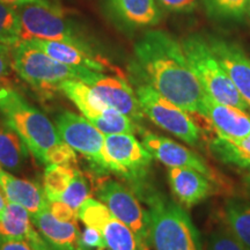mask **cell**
I'll return each instance as SVG.
<instances>
[{
    "instance_id": "obj_12",
    "label": "cell",
    "mask_w": 250,
    "mask_h": 250,
    "mask_svg": "<svg viewBox=\"0 0 250 250\" xmlns=\"http://www.w3.org/2000/svg\"><path fill=\"white\" fill-rule=\"evenodd\" d=\"M140 136H142V144L151 153L153 159H156L166 167L190 168L204 174L214 182L217 181V176L211 166L191 149L170 138L159 136L147 130H143Z\"/></svg>"
},
{
    "instance_id": "obj_33",
    "label": "cell",
    "mask_w": 250,
    "mask_h": 250,
    "mask_svg": "<svg viewBox=\"0 0 250 250\" xmlns=\"http://www.w3.org/2000/svg\"><path fill=\"white\" fill-rule=\"evenodd\" d=\"M107 243L100 230L93 227H85L80 233V250H105Z\"/></svg>"
},
{
    "instance_id": "obj_19",
    "label": "cell",
    "mask_w": 250,
    "mask_h": 250,
    "mask_svg": "<svg viewBox=\"0 0 250 250\" xmlns=\"http://www.w3.org/2000/svg\"><path fill=\"white\" fill-rule=\"evenodd\" d=\"M31 221L52 250H80L78 224L58 220L49 210L31 214Z\"/></svg>"
},
{
    "instance_id": "obj_4",
    "label": "cell",
    "mask_w": 250,
    "mask_h": 250,
    "mask_svg": "<svg viewBox=\"0 0 250 250\" xmlns=\"http://www.w3.org/2000/svg\"><path fill=\"white\" fill-rule=\"evenodd\" d=\"M12 62L18 76L44 98H51L58 93L59 87L66 80L85 83L92 72L88 68L62 64L29 41H21L12 48Z\"/></svg>"
},
{
    "instance_id": "obj_23",
    "label": "cell",
    "mask_w": 250,
    "mask_h": 250,
    "mask_svg": "<svg viewBox=\"0 0 250 250\" xmlns=\"http://www.w3.org/2000/svg\"><path fill=\"white\" fill-rule=\"evenodd\" d=\"M27 145L5 122L0 123V166L8 171L22 170L28 159Z\"/></svg>"
},
{
    "instance_id": "obj_34",
    "label": "cell",
    "mask_w": 250,
    "mask_h": 250,
    "mask_svg": "<svg viewBox=\"0 0 250 250\" xmlns=\"http://www.w3.org/2000/svg\"><path fill=\"white\" fill-rule=\"evenodd\" d=\"M49 201V199H48ZM48 210L56 219L65 223L78 224V212L62 201H49Z\"/></svg>"
},
{
    "instance_id": "obj_5",
    "label": "cell",
    "mask_w": 250,
    "mask_h": 250,
    "mask_svg": "<svg viewBox=\"0 0 250 250\" xmlns=\"http://www.w3.org/2000/svg\"><path fill=\"white\" fill-rule=\"evenodd\" d=\"M14 9L20 19L21 41H62L92 48L64 9L50 0H20Z\"/></svg>"
},
{
    "instance_id": "obj_29",
    "label": "cell",
    "mask_w": 250,
    "mask_h": 250,
    "mask_svg": "<svg viewBox=\"0 0 250 250\" xmlns=\"http://www.w3.org/2000/svg\"><path fill=\"white\" fill-rule=\"evenodd\" d=\"M206 12L217 20H242L248 0H203Z\"/></svg>"
},
{
    "instance_id": "obj_3",
    "label": "cell",
    "mask_w": 250,
    "mask_h": 250,
    "mask_svg": "<svg viewBox=\"0 0 250 250\" xmlns=\"http://www.w3.org/2000/svg\"><path fill=\"white\" fill-rule=\"evenodd\" d=\"M0 115L40 164L46 165L49 153L62 143L56 125L13 87L0 89Z\"/></svg>"
},
{
    "instance_id": "obj_22",
    "label": "cell",
    "mask_w": 250,
    "mask_h": 250,
    "mask_svg": "<svg viewBox=\"0 0 250 250\" xmlns=\"http://www.w3.org/2000/svg\"><path fill=\"white\" fill-rule=\"evenodd\" d=\"M59 92L64 94L79 109L83 116L88 121L99 117L108 107L96 95L92 87L81 80H66L59 87Z\"/></svg>"
},
{
    "instance_id": "obj_37",
    "label": "cell",
    "mask_w": 250,
    "mask_h": 250,
    "mask_svg": "<svg viewBox=\"0 0 250 250\" xmlns=\"http://www.w3.org/2000/svg\"><path fill=\"white\" fill-rule=\"evenodd\" d=\"M0 250H34L30 245L23 240L1 239L0 237Z\"/></svg>"
},
{
    "instance_id": "obj_20",
    "label": "cell",
    "mask_w": 250,
    "mask_h": 250,
    "mask_svg": "<svg viewBox=\"0 0 250 250\" xmlns=\"http://www.w3.org/2000/svg\"><path fill=\"white\" fill-rule=\"evenodd\" d=\"M107 2L114 18L131 29L153 27L161 20L156 0H107Z\"/></svg>"
},
{
    "instance_id": "obj_6",
    "label": "cell",
    "mask_w": 250,
    "mask_h": 250,
    "mask_svg": "<svg viewBox=\"0 0 250 250\" xmlns=\"http://www.w3.org/2000/svg\"><path fill=\"white\" fill-rule=\"evenodd\" d=\"M181 45L193 74L210 98L249 112L248 105L215 57L208 40L192 34L181 41Z\"/></svg>"
},
{
    "instance_id": "obj_13",
    "label": "cell",
    "mask_w": 250,
    "mask_h": 250,
    "mask_svg": "<svg viewBox=\"0 0 250 250\" xmlns=\"http://www.w3.org/2000/svg\"><path fill=\"white\" fill-rule=\"evenodd\" d=\"M206 40L237 92L245 100L250 112V58L236 43L217 36H210Z\"/></svg>"
},
{
    "instance_id": "obj_10",
    "label": "cell",
    "mask_w": 250,
    "mask_h": 250,
    "mask_svg": "<svg viewBox=\"0 0 250 250\" xmlns=\"http://www.w3.org/2000/svg\"><path fill=\"white\" fill-rule=\"evenodd\" d=\"M104 147L107 155L117 166L118 176L131 184V190L137 197L151 187L148 174L153 156L134 134H104Z\"/></svg>"
},
{
    "instance_id": "obj_15",
    "label": "cell",
    "mask_w": 250,
    "mask_h": 250,
    "mask_svg": "<svg viewBox=\"0 0 250 250\" xmlns=\"http://www.w3.org/2000/svg\"><path fill=\"white\" fill-rule=\"evenodd\" d=\"M168 182L181 205L191 208L215 192V182L190 168H169Z\"/></svg>"
},
{
    "instance_id": "obj_36",
    "label": "cell",
    "mask_w": 250,
    "mask_h": 250,
    "mask_svg": "<svg viewBox=\"0 0 250 250\" xmlns=\"http://www.w3.org/2000/svg\"><path fill=\"white\" fill-rule=\"evenodd\" d=\"M165 9L174 13H188L193 11L198 0H156Z\"/></svg>"
},
{
    "instance_id": "obj_38",
    "label": "cell",
    "mask_w": 250,
    "mask_h": 250,
    "mask_svg": "<svg viewBox=\"0 0 250 250\" xmlns=\"http://www.w3.org/2000/svg\"><path fill=\"white\" fill-rule=\"evenodd\" d=\"M6 205H7V203H6V198H5L4 193H2V191H0V214H1L2 211L5 210Z\"/></svg>"
},
{
    "instance_id": "obj_25",
    "label": "cell",
    "mask_w": 250,
    "mask_h": 250,
    "mask_svg": "<svg viewBox=\"0 0 250 250\" xmlns=\"http://www.w3.org/2000/svg\"><path fill=\"white\" fill-rule=\"evenodd\" d=\"M94 126L103 134H114V133H130L140 134L144 129L143 125L127 117L126 115L122 114L115 108L108 107L103 110L99 117L89 121Z\"/></svg>"
},
{
    "instance_id": "obj_43",
    "label": "cell",
    "mask_w": 250,
    "mask_h": 250,
    "mask_svg": "<svg viewBox=\"0 0 250 250\" xmlns=\"http://www.w3.org/2000/svg\"><path fill=\"white\" fill-rule=\"evenodd\" d=\"M45 250H52V249H45Z\"/></svg>"
},
{
    "instance_id": "obj_2",
    "label": "cell",
    "mask_w": 250,
    "mask_h": 250,
    "mask_svg": "<svg viewBox=\"0 0 250 250\" xmlns=\"http://www.w3.org/2000/svg\"><path fill=\"white\" fill-rule=\"evenodd\" d=\"M139 198L149 206V239L154 250H203L201 233L181 204L153 187Z\"/></svg>"
},
{
    "instance_id": "obj_28",
    "label": "cell",
    "mask_w": 250,
    "mask_h": 250,
    "mask_svg": "<svg viewBox=\"0 0 250 250\" xmlns=\"http://www.w3.org/2000/svg\"><path fill=\"white\" fill-rule=\"evenodd\" d=\"M21 42V23L13 6L0 1V43L13 48Z\"/></svg>"
},
{
    "instance_id": "obj_16",
    "label": "cell",
    "mask_w": 250,
    "mask_h": 250,
    "mask_svg": "<svg viewBox=\"0 0 250 250\" xmlns=\"http://www.w3.org/2000/svg\"><path fill=\"white\" fill-rule=\"evenodd\" d=\"M204 117L211 122L220 136L242 138L250 133V115L248 111L215 101L205 93Z\"/></svg>"
},
{
    "instance_id": "obj_7",
    "label": "cell",
    "mask_w": 250,
    "mask_h": 250,
    "mask_svg": "<svg viewBox=\"0 0 250 250\" xmlns=\"http://www.w3.org/2000/svg\"><path fill=\"white\" fill-rule=\"evenodd\" d=\"M130 81L138 98L140 108L149 121L189 146L197 147L199 145L201 129L190 116V112L162 96L132 67Z\"/></svg>"
},
{
    "instance_id": "obj_17",
    "label": "cell",
    "mask_w": 250,
    "mask_h": 250,
    "mask_svg": "<svg viewBox=\"0 0 250 250\" xmlns=\"http://www.w3.org/2000/svg\"><path fill=\"white\" fill-rule=\"evenodd\" d=\"M0 237L23 240L34 250L51 249L31 221V214L19 204L8 203L0 214Z\"/></svg>"
},
{
    "instance_id": "obj_31",
    "label": "cell",
    "mask_w": 250,
    "mask_h": 250,
    "mask_svg": "<svg viewBox=\"0 0 250 250\" xmlns=\"http://www.w3.org/2000/svg\"><path fill=\"white\" fill-rule=\"evenodd\" d=\"M111 212L101 201L88 198L78 210V219L85 227H93L101 232L104 224L111 217Z\"/></svg>"
},
{
    "instance_id": "obj_24",
    "label": "cell",
    "mask_w": 250,
    "mask_h": 250,
    "mask_svg": "<svg viewBox=\"0 0 250 250\" xmlns=\"http://www.w3.org/2000/svg\"><path fill=\"white\" fill-rule=\"evenodd\" d=\"M225 224L236 239L250 250V204L229 199L224 208Z\"/></svg>"
},
{
    "instance_id": "obj_35",
    "label": "cell",
    "mask_w": 250,
    "mask_h": 250,
    "mask_svg": "<svg viewBox=\"0 0 250 250\" xmlns=\"http://www.w3.org/2000/svg\"><path fill=\"white\" fill-rule=\"evenodd\" d=\"M12 50H0V89L11 86L12 73H13Z\"/></svg>"
},
{
    "instance_id": "obj_41",
    "label": "cell",
    "mask_w": 250,
    "mask_h": 250,
    "mask_svg": "<svg viewBox=\"0 0 250 250\" xmlns=\"http://www.w3.org/2000/svg\"><path fill=\"white\" fill-rule=\"evenodd\" d=\"M0 50H12V48H9V46L4 45V44H1V43H0Z\"/></svg>"
},
{
    "instance_id": "obj_21",
    "label": "cell",
    "mask_w": 250,
    "mask_h": 250,
    "mask_svg": "<svg viewBox=\"0 0 250 250\" xmlns=\"http://www.w3.org/2000/svg\"><path fill=\"white\" fill-rule=\"evenodd\" d=\"M208 148L219 161L240 169H250V133L242 138L220 136L211 139Z\"/></svg>"
},
{
    "instance_id": "obj_32",
    "label": "cell",
    "mask_w": 250,
    "mask_h": 250,
    "mask_svg": "<svg viewBox=\"0 0 250 250\" xmlns=\"http://www.w3.org/2000/svg\"><path fill=\"white\" fill-rule=\"evenodd\" d=\"M208 250H248L230 232L226 224L212 230L208 237Z\"/></svg>"
},
{
    "instance_id": "obj_39",
    "label": "cell",
    "mask_w": 250,
    "mask_h": 250,
    "mask_svg": "<svg viewBox=\"0 0 250 250\" xmlns=\"http://www.w3.org/2000/svg\"><path fill=\"white\" fill-rule=\"evenodd\" d=\"M0 1L1 2H4V4H7V5H9V6H14L18 4L19 1H20V0H0Z\"/></svg>"
},
{
    "instance_id": "obj_11",
    "label": "cell",
    "mask_w": 250,
    "mask_h": 250,
    "mask_svg": "<svg viewBox=\"0 0 250 250\" xmlns=\"http://www.w3.org/2000/svg\"><path fill=\"white\" fill-rule=\"evenodd\" d=\"M85 83L105 104L143 125L146 116L140 108L133 87L123 74L109 76L104 72L92 71Z\"/></svg>"
},
{
    "instance_id": "obj_18",
    "label": "cell",
    "mask_w": 250,
    "mask_h": 250,
    "mask_svg": "<svg viewBox=\"0 0 250 250\" xmlns=\"http://www.w3.org/2000/svg\"><path fill=\"white\" fill-rule=\"evenodd\" d=\"M0 189L6 201L19 204L29 212L36 214L48 210V197L40 184L28 180L19 179L9 171L0 168Z\"/></svg>"
},
{
    "instance_id": "obj_14",
    "label": "cell",
    "mask_w": 250,
    "mask_h": 250,
    "mask_svg": "<svg viewBox=\"0 0 250 250\" xmlns=\"http://www.w3.org/2000/svg\"><path fill=\"white\" fill-rule=\"evenodd\" d=\"M29 42L36 48L44 51L46 55L62 64L74 67H83L96 72L112 71L122 73L118 68L114 67L107 59L96 54L93 48L81 46L62 41L46 40H29Z\"/></svg>"
},
{
    "instance_id": "obj_42",
    "label": "cell",
    "mask_w": 250,
    "mask_h": 250,
    "mask_svg": "<svg viewBox=\"0 0 250 250\" xmlns=\"http://www.w3.org/2000/svg\"><path fill=\"white\" fill-rule=\"evenodd\" d=\"M247 13H248V17L250 20V0H248V5H247Z\"/></svg>"
},
{
    "instance_id": "obj_26",
    "label": "cell",
    "mask_w": 250,
    "mask_h": 250,
    "mask_svg": "<svg viewBox=\"0 0 250 250\" xmlns=\"http://www.w3.org/2000/svg\"><path fill=\"white\" fill-rule=\"evenodd\" d=\"M101 233L109 250H140L132 230L114 215L104 224Z\"/></svg>"
},
{
    "instance_id": "obj_30",
    "label": "cell",
    "mask_w": 250,
    "mask_h": 250,
    "mask_svg": "<svg viewBox=\"0 0 250 250\" xmlns=\"http://www.w3.org/2000/svg\"><path fill=\"white\" fill-rule=\"evenodd\" d=\"M90 197H92V190H90L88 177L80 169H77L74 177L65 189V191L62 193L59 201L64 202L65 204L78 212L80 206Z\"/></svg>"
},
{
    "instance_id": "obj_40",
    "label": "cell",
    "mask_w": 250,
    "mask_h": 250,
    "mask_svg": "<svg viewBox=\"0 0 250 250\" xmlns=\"http://www.w3.org/2000/svg\"><path fill=\"white\" fill-rule=\"evenodd\" d=\"M246 182L248 183V186L250 187V169H249V173L246 175Z\"/></svg>"
},
{
    "instance_id": "obj_27",
    "label": "cell",
    "mask_w": 250,
    "mask_h": 250,
    "mask_svg": "<svg viewBox=\"0 0 250 250\" xmlns=\"http://www.w3.org/2000/svg\"><path fill=\"white\" fill-rule=\"evenodd\" d=\"M79 169V168H78ZM77 169L59 165H48L43 174V189L49 201H59Z\"/></svg>"
},
{
    "instance_id": "obj_9",
    "label": "cell",
    "mask_w": 250,
    "mask_h": 250,
    "mask_svg": "<svg viewBox=\"0 0 250 250\" xmlns=\"http://www.w3.org/2000/svg\"><path fill=\"white\" fill-rule=\"evenodd\" d=\"M94 193L111 214L132 230L140 250H149V213L132 190L112 179H98Z\"/></svg>"
},
{
    "instance_id": "obj_8",
    "label": "cell",
    "mask_w": 250,
    "mask_h": 250,
    "mask_svg": "<svg viewBox=\"0 0 250 250\" xmlns=\"http://www.w3.org/2000/svg\"><path fill=\"white\" fill-rule=\"evenodd\" d=\"M56 127L62 142L86 159L89 170L96 176L115 174L117 166L105 153L104 134L90 122L72 111H62L56 118Z\"/></svg>"
},
{
    "instance_id": "obj_1",
    "label": "cell",
    "mask_w": 250,
    "mask_h": 250,
    "mask_svg": "<svg viewBox=\"0 0 250 250\" xmlns=\"http://www.w3.org/2000/svg\"><path fill=\"white\" fill-rule=\"evenodd\" d=\"M137 71L162 96L204 117L205 92L190 67L181 42L164 30H148L134 45Z\"/></svg>"
}]
</instances>
